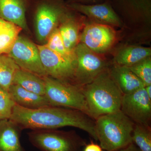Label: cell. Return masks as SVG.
I'll use <instances>...</instances> for the list:
<instances>
[{"mask_svg":"<svg viewBox=\"0 0 151 151\" xmlns=\"http://www.w3.org/2000/svg\"><path fill=\"white\" fill-rule=\"evenodd\" d=\"M9 120L23 130L57 129L64 127H75L86 132L97 141L94 119L78 110L50 106L28 109L14 105Z\"/></svg>","mask_w":151,"mask_h":151,"instance_id":"obj_1","label":"cell"},{"mask_svg":"<svg viewBox=\"0 0 151 151\" xmlns=\"http://www.w3.org/2000/svg\"><path fill=\"white\" fill-rule=\"evenodd\" d=\"M81 88L87 104L88 115L94 120L121 110L123 95L111 77L109 68Z\"/></svg>","mask_w":151,"mask_h":151,"instance_id":"obj_2","label":"cell"},{"mask_svg":"<svg viewBox=\"0 0 151 151\" xmlns=\"http://www.w3.org/2000/svg\"><path fill=\"white\" fill-rule=\"evenodd\" d=\"M97 141L103 150L116 151L132 144L135 123L121 110L94 120Z\"/></svg>","mask_w":151,"mask_h":151,"instance_id":"obj_3","label":"cell"},{"mask_svg":"<svg viewBox=\"0 0 151 151\" xmlns=\"http://www.w3.org/2000/svg\"><path fill=\"white\" fill-rule=\"evenodd\" d=\"M27 135L31 144L41 151H82L87 144L73 130H34Z\"/></svg>","mask_w":151,"mask_h":151,"instance_id":"obj_4","label":"cell"},{"mask_svg":"<svg viewBox=\"0 0 151 151\" xmlns=\"http://www.w3.org/2000/svg\"><path fill=\"white\" fill-rule=\"evenodd\" d=\"M42 77L45 86V95L50 105L78 110L88 115L87 104L81 87L47 76Z\"/></svg>","mask_w":151,"mask_h":151,"instance_id":"obj_5","label":"cell"},{"mask_svg":"<svg viewBox=\"0 0 151 151\" xmlns=\"http://www.w3.org/2000/svg\"><path fill=\"white\" fill-rule=\"evenodd\" d=\"M33 4L36 35L40 42L47 41L68 9L62 0H36Z\"/></svg>","mask_w":151,"mask_h":151,"instance_id":"obj_6","label":"cell"},{"mask_svg":"<svg viewBox=\"0 0 151 151\" xmlns=\"http://www.w3.org/2000/svg\"><path fill=\"white\" fill-rule=\"evenodd\" d=\"M74 53L76 65L73 84L79 87L89 84L109 68L104 59L81 42L76 47Z\"/></svg>","mask_w":151,"mask_h":151,"instance_id":"obj_7","label":"cell"},{"mask_svg":"<svg viewBox=\"0 0 151 151\" xmlns=\"http://www.w3.org/2000/svg\"><path fill=\"white\" fill-rule=\"evenodd\" d=\"M7 55L20 69L41 77L47 76L42 64L37 45L27 38L19 35Z\"/></svg>","mask_w":151,"mask_h":151,"instance_id":"obj_8","label":"cell"},{"mask_svg":"<svg viewBox=\"0 0 151 151\" xmlns=\"http://www.w3.org/2000/svg\"><path fill=\"white\" fill-rule=\"evenodd\" d=\"M37 46L47 76L73 84L76 61L61 56L45 45Z\"/></svg>","mask_w":151,"mask_h":151,"instance_id":"obj_9","label":"cell"},{"mask_svg":"<svg viewBox=\"0 0 151 151\" xmlns=\"http://www.w3.org/2000/svg\"><path fill=\"white\" fill-rule=\"evenodd\" d=\"M121 110L135 124L150 126L151 98L145 87L123 95Z\"/></svg>","mask_w":151,"mask_h":151,"instance_id":"obj_10","label":"cell"},{"mask_svg":"<svg viewBox=\"0 0 151 151\" xmlns=\"http://www.w3.org/2000/svg\"><path fill=\"white\" fill-rule=\"evenodd\" d=\"M116 40V33L108 25H87L79 36V40L92 51L101 54L108 50Z\"/></svg>","mask_w":151,"mask_h":151,"instance_id":"obj_11","label":"cell"},{"mask_svg":"<svg viewBox=\"0 0 151 151\" xmlns=\"http://www.w3.org/2000/svg\"><path fill=\"white\" fill-rule=\"evenodd\" d=\"M68 9L83 14L89 18L104 24L120 27L122 22L113 7L108 3L95 5H86L81 3L66 4Z\"/></svg>","mask_w":151,"mask_h":151,"instance_id":"obj_12","label":"cell"},{"mask_svg":"<svg viewBox=\"0 0 151 151\" xmlns=\"http://www.w3.org/2000/svg\"><path fill=\"white\" fill-rule=\"evenodd\" d=\"M30 0H0V18L29 31L26 14Z\"/></svg>","mask_w":151,"mask_h":151,"instance_id":"obj_13","label":"cell"},{"mask_svg":"<svg viewBox=\"0 0 151 151\" xmlns=\"http://www.w3.org/2000/svg\"><path fill=\"white\" fill-rule=\"evenodd\" d=\"M109 72L123 95L128 94L145 87V85L129 68L115 64Z\"/></svg>","mask_w":151,"mask_h":151,"instance_id":"obj_14","label":"cell"},{"mask_svg":"<svg viewBox=\"0 0 151 151\" xmlns=\"http://www.w3.org/2000/svg\"><path fill=\"white\" fill-rule=\"evenodd\" d=\"M22 131L9 119L0 120V151H26L21 143Z\"/></svg>","mask_w":151,"mask_h":151,"instance_id":"obj_15","label":"cell"},{"mask_svg":"<svg viewBox=\"0 0 151 151\" xmlns=\"http://www.w3.org/2000/svg\"><path fill=\"white\" fill-rule=\"evenodd\" d=\"M8 92L15 104L28 109H37L52 106L45 95H41L13 84Z\"/></svg>","mask_w":151,"mask_h":151,"instance_id":"obj_16","label":"cell"},{"mask_svg":"<svg viewBox=\"0 0 151 151\" xmlns=\"http://www.w3.org/2000/svg\"><path fill=\"white\" fill-rule=\"evenodd\" d=\"M77 22L71 10L68 8L58 27L65 47L72 53L79 41V27Z\"/></svg>","mask_w":151,"mask_h":151,"instance_id":"obj_17","label":"cell"},{"mask_svg":"<svg viewBox=\"0 0 151 151\" xmlns=\"http://www.w3.org/2000/svg\"><path fill=\"white\" fill-rule=\"evenodd\" d=\"M150 47L140 46H129L120 50L115 57L116 65L130 67L151 57Z\"/></svg>","mask_w":151,"mask_h":151,"instance_id":"obj_18","label":"cell"},{"mask_svg":"<svg viewBox=\"0 0 151 151\" xmlns=\"http://www.w3.org/2000/svg\"><path fill=\"white\" fill-rule=\"evenodd\" d=\"M30 92L45 95V86L43 78L35 74L20 68L16 73L13 83Z\"/></svg>","mask_w":151,"mask_h":151,"instance_id":"obj_19","label":"cell"},{"mask_svg":"<svg viewBox=\"0 0 151 151\" xmlns=\"http://www.w3.org/2000/svg\"><path fill=\"white\" fill-rule=\"evenodd\" d=\"M22 30L18 26L0 18V54H8Z\"/></svg>","mask_w":151,"mask_h":151,"instance_id":"obj_20","label":"cell"},{"mask_svg":"<svg viewBox=\"0 0 151 151\" xmlns=\"http://www.w3.org/2000/svg\"><path fill=\"white\" fill-rule=\"evenodd\" d=\"M19 67L7 54H0V86L8 91Z\"/></svg>","mask_w":151,"mask_h":151,"instance_id":"obj_21","label":"cell"},{"mask_svg":"<svg viewBox=\"0 0 151 151\" xmlns=\"http://www.w3.org/2000/svg\"><path fill=\"white\" fill-rule=\"evenodd\" d=\"M132 141L140 151H151L150 126L135 124Z\"/></svg>","mask_w":151,"mask_h":151,"instance_id":"obj_22","label":"cell"},{"mask_svg":"<svg viewBox=\"0 0 151 151\" xmlns=\"http://www.w3.org/2000/svg\"><path fill=\"white\" fill-rule=\"evenodd\" d=\"M45 45L61 56L73 61H76L74 53L68 51L65 47L58 27L56 28L52 32Z\"/></svg>","mask_w":151,"mask_h":151,"instance_id":"obj_23","label":"cell"},{"mask_svg":"<svg viewBox=\"0 0 151 151\" xmlns=\"http://www.w3.org/2000/svg\"><path fill=\"white\" fill-rule=\"evenodd\" d=\"M128 68L140 79L145 86L151 85V57Z\"/></svg>","mask_w":151,"mask_h":151,"instance_id":"obj_24","label":"cell"},{"mask_svg":"<svg viewBox=\"0 0 151 151\" xmlns=\"http://www.w3.org/2000/svg\"><path fill=\"white\" fill-rule=\"evenodd\" d=\"M15 105L8 91L0 86V120L9 119Z\"/></svg>","mask_w":151,"mask_h":151,"instance_id":"obj_25","label":"cell"},{"mask_svg":"<svg viewBox=\"0 0 151 151\" xmlns=\"http://www.w3.org/2000/svg\"><path fill=\"white\" fill-rule=\"evenodd\" d=\"M83 151H103L100 145L91 141L88 144H86L83 148Z\"/></svg>","mask_w":151,"mask_h":151,"instance_id":"obj_26","label":"cell"},{"mask_svg":"<svg viewBox=\"0 0 151 151\" xmlns=\"http://www.w3.org/2000/svg\"><path fill=\"white\" fill-rule=\"evenodd\" d=\"M116 151H140L134 143H132L124 148Z\"/></svg>","mask_w":151,"mask_h":151,"instance_id":"obj_27","label":"cell"},{"mask_svg":"<svg viewBox=\"0 0 151 151\" xmlns=\"http://www.w3.org/2000/svg\"><path fill=\"white\" fill-rule=\"evenodd\" d=\"M96 0H68L66 4H69V3H81V4H83V3L85 2H88L93 1Z\"/></svg>","mask_w":151,"mask_h":151,"instance_id":"obj_28","label":"cell"},{"mask_svg":"<svg viewBox=\"0 0 151 151\" xmlns=\"http://www.w3.org/2000/svg\"><path fill=\"white\" fill-rule=\"evenodd\" d=\"M145 88L148 95L151 98V84L145 86Z\"/></svg>","mask_w":151,"mask_h":151,"instance_id":"obj_29","label":"cell"}]
</instances>
